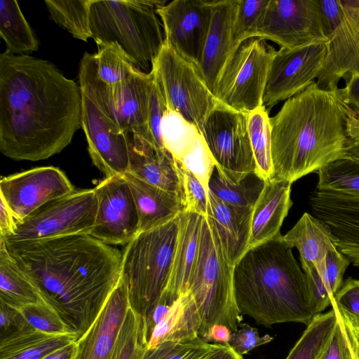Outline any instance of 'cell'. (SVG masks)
<instances>
[{
    "label": "cell",
    "instance_id": "obj_3",
    "mask_svg": "<svg viewBox=\"0 0 359 359\" xmlns=\"http://www.w3.org/2000/svg\"><path fill=\"white\" fill-rule=\"evenodd\" d=\"M355 114L341 88H320L313 81L270 117L271 179L293 183L355 149L348 124Z\"/></svg>",
    "mask_w": 359,
    "mask_h": 359
},
{
    "label": "cell",
    "instance_id": "obj_25",
    "mask_svg": "<svg viewBox=\"0 0 359 359\" xmlns=\"http://www.w3.org/2000/svg\"><path fill=\"white\" fill-rule=\"evenodd\" d=\"M283 241L299 251L304 272L312 268L322 274L326 268L327 253L337 249V240L329 226L318 217L304 212L285 235Z\"/></svg>",
    "mask_w": 359,
    "mask_h": 359
},
{
    "label": "cell",
    "instance_id": "obj_10",
    "mask_svg": "<svg viewBox=\"0 0 359 359\" xmlns=\"http://www.w3.org/2000/svg\"><path fill=\"white\" fill-rule=\"evenodd\" d=\"M276 51L264 39L244 41L227 62L217 83L215 96L226 106L245 114L262 106Z\"/></svg>",
    "mask_w": 359,
    "mask_h": 359
},
{
    "label": "cell",
    "instance_id": "obj_28",
    "mask_svg": "<svg viewBox=\"0 0 359 359\" xmlns=\"http://www.w3.org/2000/svg\"><path fill=\"white\" fill-rule=\"evenodd\" d=\"M203 218V215L187 210L180 215L170 277L163 292L173 300L188 290L198 252Z\"/></svg>",
    "mask_w": 359,
    "mask_h": 359
},
{
    "label": "cell",
    "instance_id": "obj_40",
    "mask_svg": "<svg viewBox=\"0 0 359 359\" xmlns=\"http://www.w3.org/2000/svg\"><path fill=\"white\" fill-rule=\"evenodd\" d=\"M146 349L142 317L130 307L110 359H142Z\"/></svg>",
    "mask_w": 359,
    "mask_h": 359
},
{
    "label": "cell",
    "instance_id": "obj_8",
    "mask_svg": "<svg viewBox=\"0 0 359 359\" xmlns=\"http://www.w3.org/2000/svg\"><path fill=\"white\" fill-rule=\"evenodd\" d=\"M79 81L81 90L123 133L136 135L152 145L148 127L151 72L134 67L121 82L107 85L97 75L95 54L85 52L79 63Z\"/></svg>",
    "mask_w": 359,
    "mask_h": 359
},
{
    "label": "cell",
    "instance_id": "obj_13",
    "mask_svg": "<svg viewBox=\"0 0 359 359\" xmlns=\"http://www.w3.org/2000/svg\"><path fill=\"white\" fill-rule=\"evenodd\" d=\"M247 114L221 102L208 115L201 130L215 167L230 177L256 172Z\"/></svg>",
    "mask_w": 359,
    "mask_h": 359
},
{
    "label": "cell",
    "instance_id": "obj_61",
    "mask_svg": "<svg viewBox=\"0 0 359 359\" xmlns=\"http://www.w3.org/2000/svg\"><path fill=\"white\" fill-rule=\"evenodd\" d=\"M348 157L359 161V149H353L349 154Z\"/></svg>",
    "mask_w": 359,
    "mask_h": 359
},
{
    "label": "cell",
    "instance_id": "obj_59",
    "mask_svg": "<svg viewBox=\"0 0 359 359\" xmlns=\"http://www.w3.org/2000/svg\"><path fill=\"white\" fill-rule=\"evenodd\" d=\"M331 306L347 323L359 340V319L346 313L341 309L338 308L334 303H332Z\"/></svg>",
    "mask_w": 359,
    "mask_h": 359
},
{
    "label": "cell",
    "instance_id": "obj_52",
    "mask_svg": "<svg viewBox=\"0 0 359 359\" xmlns=\"http://www.w3.org/2000/svg\"><path fill=\"white\" fill-rule=\"evenodd\" d=\"M324 21L325 34L327 38L341 24L344 11L339 0H320Z\"/></svg>",
    "mask_w": 359,
    "mask_h": 359
},
{
    "label": "cell",
    "instance_id": "obj_5",
    "mask_svg": "<svg viewBox=\"0 0 359 359\" xmlns=\"http://www.w3.org/2000/svg\"><path fill=\"white\" fill-rule=\"evenodd\" d=\"M158 0H91V38L97 46L117 43L137 69L150 73L165 38L156 9Z\"/></svg>",
    "mask_w": 359,
    "mask_h": 359
},
{
    "label": "cell",
    "instance_id": "obj_43",
    "mask_svg": "<svg viewBox=\"0 0 359 359\" xmlns=\"http://www.w3.org/2000/svg\"><path fill=\"white\" fill-rule=\"evenodd\" d=\"M18 309L28 324L39 331L50 334H76L46 302L27 305Z\"/></svg>",
    "mask_w": 359,
    "mask_h": 359
},
{
    "label": "cell",
    "instance_id": "obj_60",
    "mask_svg": "<svg viewBox=\"0 0 359 359\" xmlns=\"http://www.w3.org/2000/svg\"><path fill=\"white\" fill-rule=\"evenodd\" d=\"M348 133L354 147L359 149V116L352 117L348 124Z\"/></svg>",
    "mask_w": 359,
    "mask_h": 359
},
{
    "label": "cell",
    "instance_id": "obj_18",
    "mask_svg": "<svg viewBox=\"0 0 359 359\" xmlns=\"http://www.w3.org/2000/svg\"><path fill=\"white\" fill-rule=\"evenodd\" d=\"M82 93L81 127L93 164L106 176H123L129 169L128 135Z\"/></svg>",
    "mask_w": 359,
    "mask_h": 359
},
{
    "label": "cell",
    "instance_id": "obj_12",
    "mask_svg": "<svg viewBox=\"0 0 359 359\" xmlns=\"http://www.w3.org/2000/svg\"><path fill=\"white\" fill-rule=\"evenodd\" d=\"M292 49L327 42L320 0H269L251 38Z\"/></svg>",
    "mask_w": 359,
    "mask_h": 359
},
{
    "label": "cell",
    "instance_id": "obj_34",
    "mask_svg": "<svg viewBox=\"0 0 359 359\" xmlns=\"http://www.w3.org/2000/svg\"><path fill=\"white\" fill-rule=\"evenodd\" d=\"M0 35L11 54L28 55L38 50V41L16 1H0Z\"/></svg>",
    "mask_w": 359,
    "mask_h": 359
},
{
    "label": "cell",
    "instance_id": "obj_56",
    "mask_svg": "<svg viewBox=\"0 0 359 359\" xmlns=\"http://www.w3.org/2000/svg\"><path fill=\"white\" fill-rule=\"evenodd\" d=\"M232 337L231 330L226 325L215 324L208 330L203 339L205 342L215 341L217 344H229Z\"/></svg>",
    "mask_w": 359,
    "mask_h": 359
},
{
    "label": "cell",
    "instance_id": "obj_19",
    "mask_svg": "<svg viewBox=\"0 0 359 359\" xmlns=\"http://www.w3.org/2000/svg\"><path fill=\"white\" fill-rule=\"evenodd\" d=\"M340 3L343 19L328 38L327 55L316 80L324 90L337 88L341 79L359 74V0Z\"/></svg>",
    "mask_w": 359,
    "mask_h": 359
},
{
    "label": "cell",
    "instance_id": "obj_54",
    "mask_svg": "<svg viewBox=\"0 0 359 359\" xmlns=\"http://www.w3.org/2000/svg\"><path fill=\"white\" fill-rule=\"evenodd\" d=\"M352 359H359V340L347 323L334 309Z\"/></svg>",
    "mask_w": 359,
    "mask_h": 359
},
{
    "label": "cell",
    "instance_id": "obj_53",
    "mask_svg": "<svg viewBox=\"0 0 359 359\" xmlns=\"http://www.w3.org/2000/svg\"><path fill=\"white\" fill-rule=\"evenodd\" d=\"M346 86L341 88L346 103L356 116H359V74L348 75Z\"/></svg>",
    "mask_w": 359,
    "mask_h": 359
},
{
    "label": "cell",
    "instance_id": "obj_36",
    "mask_svg": "<svg viewBox=\"0 0 359 359\" xmlns=\"http://www.w3.org/2000/svg\"><path fill=\"white\" fill-rule=\"evenodd\" d=\"M337 323L334 309L316 315L285 359H318Z\"/></svg>",
    "mask_w": 359,
    "mask_h": 359
},
{
    "label": "cell",
    "instance_id": "obj_2",
    "mask_svg": "<svg viewBox=\"0 0 359 359\" xmlns=\"http://www.w3.org/2000/svg\"><path fill=\"white\" fill-rule=\"evenodd\" d=\"M4 241L43 300L82 337L121 278L122 253L89 234Z\"/></svg>",
    "mask_w": 359,
    "mask_h": 359
},
{
    "label": "cell",
    "instance_id": "obj_30",
    "mask_svg": "<svg viewBox=\"0 0 359 359\" xmlns=\"http://www.w3.org/2000/svg\"><path fill=\"white\" fill-rule=\"evenodd\" d=\"M78 339L71 334H50L31 325L0 339V359H43Z\"/></svg>",
    "mask_w": 359,
    "mask_h": 359
},
{
    "label": "cell",
    "instance_id": "obj_46",
    "mask_svg": "<svg viewBox=\"0 0 359 359\" xmlns=\"http://www.w3.org/2000/svg\"><path fill=\"white\" fill-rule=\"evenodd\" d=\"M175 162L181 177L185 210L206 216L208 208V190L191 171L180 163L176 161Z\"/></svg>",
    "mask_w": 359,
    "mask_h": 359
},
{
    "label": "cell",
    "instance_id": "obj_31",
    "mask_svg": "<svg viewBox=\"0 0 359 359\" xmlns=\"http://www.w3.org/2000/svg\"><path fill=\"white\" fill-rule=\"evenodd\" d=\"M350 260L338 249L330 251L326 257V268L320 274L315 268L305 271L313 311L322 313L332 304L335 294L341 288Z\"/></svg>",
    "mask_w": 359,
    "mask_h": 359
},
{
    "label": "cell",
    "instance_id": "obj_49",
    "mask_svg": "<svg viewBox=\"0 0 359 359\" xmlns=\"http://www.w3.org/2000/svg\"><path fill=\"white\" fill-rule=\"evenodd\" d=\"M338 308L359 319V278L346 279L332 300Z\"/></svg>",
    "mask_w": 359,
    "mask_h": 359
},
{
    "label": "cell",
    "instance_id": "obj_42",
    "mask_svg": "<svg viewBox=\"0 0 359 359\" xmlns=\"http://www.w3.org/2000/svg\"><path fill=\"white\" fill-rule=\"evenodd\" d=\"M217 343L210 344L198 337L183 342H164L146 349L142 359H207Z\"/></svg>",
    "mask_w": 359,
    "mask_h": 359
},
{
    "label": "cell",
    "instance_id": "obj_9",
    "mask_svg": "<svg viewBox=\"0 0 359 359\" xmlns=\"http://www.w3.org/2000/svg\"><path fill=\"white\" fill-rule=\"evenodd\" d=\"M168 111L180 114L200 131L211 111L221 102L198 67L165 42L151 71Z\"/></svg>",
    "mask_w": 359,
    "mask_h": 359
},
{
    "label": "cell",
    "instance_id": "obj_23",
    "mask_svg": "<svg viewBox=\"0 0 359 359\" xmlns=\"http://www.w3.org/2000/svg\"><path fill=\"white\" fill-rule=\"evenodd\" d=\"M291 186L276 179L265 181L252 210L248 250L281 235L280 227L292 205Z\"/></svg>",
    "mask_w": 359,
    "mask_h": 359
},
{
    "label": "cell",
    "instance_id": "obj_7",
    "mask_svg": "<svg viewBox=\"0 0 359 359\" xmlns=\"http://www.w3.org/2000/svg\"><path fill=\"white\" fill-rule=\"evenodd\" d=\"M180 215L162 226L139 233L122 254L121 278L127 285L130 306L142 318L168 285Z\"/></svg>",
    "mask_w": 359,
    "mask_h": 359
},
{
    "label": "cell",
    "instance_id": "obj_1",
    "mask_svg": "<svg viewBox=\"0 0 359 359\" xmlns=\"http://www.w3.org/2000/svg\"><path fill=\"white\" fill-rule=\"evenodd\" d=\"M82 93L54 65L29 55H0V151L37 161L61 152L81 127Z\"/></svg>",
    "mask_w": 359,
    "mask_h": 359
},
{
    "label": "cell",
    "instance_id": "obj_47",
    "mask_svg": "<svg viewBox=\"0 0 359 359\" xmlns=\"http://www.w3.org/2000/svg\"><path fill=\"white\" fill-rule=\"evenodd\" d=\"M166 111L167 108L165 100L152 74V83L149 105L148 127L152 145L158 150H166L163 146L161 135V123Z\"/></svg>",
    "mask_w": 359,
    "mask_h": 359
},
{
    "label": "cell",
    "instance_id": "obj_33",
    "mask_svg": "<svg viewBox=\"0 0 359 359\" xmlns=\"http://www.w3.org/2000/svg\"><path fill=\"white\" fill-rule=\"evenodd\" d=\"M265 181L256 172L230 177L215 167L208 189L220 200L236 208L253 210Z\"/></svg>",
    "mask_w": 359,
    "mask_h": 359
},
{
    "label": "cell",
    "instance_id": "obj_15",
    "mask_svg": "<svg viewBox=\"0 0 359 359\" xmlns=\"http://www.w3.org/2000/svg\"><path fill=\"white\" fill-rule=\"evenodd\" d=\"M97 208L89 235L108 245H123L139 233V219L131 189L123 176L105 178L94 189Z\"/></svg>",
    "mask_w": 359,
    "mask_h": 359
},
{
    "label": "cell",
    "instance_id": "obj_51",
    "mask_svg": "<svg viewBox=\"0 0 359 359\" xmlns=\"http://www.w3.org/2000/svg\"><path fill=\"white\" fill-rule=\"evenodd\" d=\"M318 359H352L338 320L328 344Z\"/></svg>",
    "mask_w": 359,
    "mask_h": 359
},
{
    "label": "cell",
    "instance_id": "obj_21",
    "mask_svg": "<svg viewBox=\"0 0 359 359\" xmlns=\"http://www.w3.org/2000/svg\"><path fill=\"white\" fill-rule=\"evenodd\" d=\"M130 307L127 285L121 278L95 321L76 340L72 359H110Z\"/></svg>",
    "mask_w": 359,
    "mask_h": 359
},
{
    "label": "cell",
    "instance_id": "obj_48",
    "mask_svg": "<svg viewBox=\"0 0 359 359\" xmlns=\"http://www.w3.org/2000/svg\"><path fill=\"white\" fill-rule=\"evenodd\" d=\"M240 328L232 332L231 346L240 355L248 353L259 346L267 344L273 338L269 334L259 336L257 329L247 323H241Z\"/></svg>",
    "mask_w": 359,
    "mask_h": 359
},
{
    "label": "cell",
    "instance_id": "obj_44",
    "mask_svg": "<svg viewBox=\"0 0 359 359\" xmlns=\"http://www.w3.org/2000/svg\"><path fill=\"white\" fill-rule=\"evenodd\" d=\"M269 0H237L233 24V39L238 48L251 35Z\"/></svg>",
    "mask_w": 359,
    "mask_h": 359
},
{
    "label": "cell",
    "instance_id": "obj_32",
    "mask_svg": "<svg viewBox=\"0 0 359 359\" xmlns=\"http://www.w3.org/2000/svg\"><path fill=\"white\" fill-rule=\"evenodd\" d=\"M0 301L15 309L45 302L0 239Z\"/></svg>",
    "mask_w": 359,
    "mask_h": 359
},
{
    "label": "cell",
    "instance_id": "obj_17",
    "mask_svg": "<svg viewBox=\"0 0 359 359\" xmlns=\"http://www.w3.org/2000/svg\"><path fill=\"white\" fill-rule=\"evenodd\" d=\"M66 175L53 166L39 167L0 181V197L11 210L15 223L46 203L74 192Z\"/></svg>",
    "mask_w": 359,
    "mask_h": 359
},
{
    "label": "cell",
    "instance_id": "obj_57",
    "mask_svg": "<svg viewBox=\"0 0 359 359\" xmlns=\"http://www.w3.org/2000/svg\"><path fill=\"white\" fill-rule=\"evenodd\" d=\"M207 359H243L229 344H217L216 349Z\"/></svg>",
    "mask_w": 359,
    "mask_h": 359
},
{
    "label": "cell",
    "instance_id": "obj_6",
    "mask_svg": "<svg viewBox=\"0 0 359 359\" xmlns=\"http://www.w3.org/2000/svg\"><path fill=\"white\" fill-rule=\"evenodd\" d=\"M233 266L228 262L216 229L203 216L197 258L188 284L201 318L199 337L203 340L215 324L232 332L243 320L235 299Z\"/></svg>",
    "mask_w": 359,
    "mask_h": 359
},
{
    "label": "cell",
    "instance_id": "obj_38",
    "mask_svg": "<svg viewBox=\"0 0 359 359\" xmlns=\"http://www.w3.org/2000/svg\"><path fill=\"white\" fill-rule=\"evenodd\" d=\"M91 0H46L51 18L74 38L87 41L91 38L89 10Z\"/></svg>",
    "mask_w": 359,
    "mask_h": 359
},
{
    "label": "cell",
    "instance_id": "obj_24",
    "mask_svg": "<svg viewBox=\"0 0 359 359\" xmlns=\"http://www.w3.org/2000/svg\"><path fill=\"white\" fill-rule=\"evenodd\" d=\"M129 173L163 189L183 195L177 163L167 150H158L146 140L128 133Z\"/></svg>",
    "mask_w": 359,
    "mask_h": 359
},
{
    "label": "cell",
    "instance_id": "obj_26",
    "mask_svg": "<svg viewBox=\"0 0 359 359\" xmlns=\"http://www.w3.org/2000/svg\"><path fill=\"white\" fill-rule=\"evenodd\" d=\"M207 216L215 226L229 263L232 266L248 250L252 210L233 206L208 191Z\"/></svg>",
    "mask_w": 359,
    "mask_h": 359
},
{
    "label": "cell",
    "instance_id": "obj_27",
    "mask_svg": "<svg viewBox=\"0 0 359 359\" xmlns=\"http://www.w3.org/2000/svg\"><path fill=\"white\" fill-rule=\"evenodd\" d=\"M135 203L139 233L162 226L185 211L182 194L149 184L127 172L123 175Z\"/></svg>",
    "mask_w": 359,
    "mask_h": 359
},
{
    "label": "cell",
    "instance_id": "obj_35",
    "mask_svg": "<svg viewBox=\"0 0 359 359\" xmlns=\"http://www.w3.org/2000/svg\"><path fill=\"white\" fill-rule=\"evenodd\" d=\"M247 116L256 173L267 181L273 177L270 117L264 105L250 111Z\"/></svg>",
    "mask_w": 359,
    "mask_h": 359
},
{
    "label": "cell",
    "instance_id": "obj_37",
    "mask_svg": "<svg viewBox=\"0 0 359 359\" xmlns=\"http://www.w3.org/2000/svg\"><path fill=\"white\" fill-rule=\"evenodd\" d=\"M316 190L359 197V161L346 157L318 170Z\"/></svg>",
    "mask_w": 359,
    "mask_h": 359
},
{
    "label": "cell",
    "instance_id": "obj_20",
    "mask_svg": "<svg viewBox=\"0 0 359 359\" xmlns=\"http://www.w3.org/2000/svg\"><path fill=\"white\" fill-rule=\"evenodd\" d=\"M309 203L336 237L338 250L359 268V197L315 190Z\"/></svg>",
    "mask_w": 359,
    "mask_h": 359
},
{
    "label": "cell",
    "instance_id": "obj_22",
    "mask_svg": "<svg viewBox=\"0 0 359 359\" xmlns=\"http://www.w3.org/2000/svg\"><path fill=\"white\" fill-rule=\"evenodd\" d=\"M237 0L212 1V20L198 71L214 94L217 83L236 51L233 24Z\"/></svg>",
    "mask_w": 359,
    "mask_h": 359
},
{
    "label": "cell",
    "instance_id": "obj_11",
    "mask_svg": "<svg viewBox=\"0 0 359 359\" xmlns=\"http://www.w3.org/2000/svg\"><path fill=\"white\" fill-rule=\"evenodd\" d=\"M97 200L93 189L74 192L51 201L23 220L5 241L50 238L90 234L95 221Z\"/></svg>",
    "mask_w": 359,
    "mask_h": 359
},
{
    "label": "cell",
    "instance_id": "obj_14",
    "mask_svg": "<svg viewBox=\"0 0 359 359\" xmlns=\"http://www.w3.org/2000/svg\"><path fill=\"white\" fill-rule=\"evenodd\" d=\"M327 52V42L276 50L263 97L266 109L303 91L316 81Z\"/></svg>",
    "mask_w": 359,
    "mask_h": 359
},
{
    "label": "cell",
    "instance_id": "obj_55",
    "mask_svg": "<svg viewBox=\"0 0 359 359\" xmlns=\"http://www.w3.org/2000/svg\"><path fill=\"white\" fill-rule=\"evenodd\" d=\"M15 229V222L11 210L4 200L0 197V237L11 235Z\"/></svg>",
    "mask_w": 359,
    "mask_h": 359
},
{
    "label": "cell",
    "instance_id": "obj_4",
    "mask_svg": "<svg viewBox=\"0 0 359 359\" xmlns=\"http://www.w3.org/2000/svg\"><path fill=\"white\" fill-rule=\"evenodd\" d=\"M282 236L248 250L233 266V289L242 314L265 327L307 326L313 311L306 277Z\"/></svg>",
    "mask_w": 359,
    "mask_h": 359
},
{
    "label": "cell",
    "instance_id": "obj_29",
    "mask_svg": "<svg viewBox=\"0 0 359 359\" xmlns=\"http://www.w3.org/2000/svg\"><path fill=\"white\" fill-rule=\"evenodd\" d=\"M201 318L196 304L187 290L181 293L154 328L147 349L168 341L183 342L199 337Z\"/></svg>",
    "mask_w": 359,
    "mask_h": 359
},
{
    "label": "cell",
    "instance_id": "obj_58",
    "mask_svg": "<svg viewBox=\"0 0 359 359\" xmlns=\"http://www.w3.org/2000/svg\"><path fill=\"white\" fill-rule=\"evenodd\" d=\"M76 341L58 349L43 359H72L75 351Z\"/></svg>",
    "mask_w": 359,
    "mask_h": 359
},
{
    "label": "cell",
    "instance_id": "obj_39",
    "mask_svg": "<svg viewBox=\"0 0 359 359\" xmlns=\"http://www.w3.org/2000/svg\"><path fill=\"white\" fill-rule=\"evenodd\" d=\"M201 135L199 130L180 114L165 111L161 123L162 140L175 160H179Z\"/></svg>",
    "mask_w": 359,
    "mask_h": 359
},
{
    "label": "cell",
    "instance_id": "obj_50",
    "mask_svg": "<svg viewBox=\"0 0 359 359\" xmlns=\"http://www.w3.org/2000/svg\"><path fill=\"white\" fill-rule=\"evenodd\" d=\"M29 326L20 311L0 301V339Z\"/></svg>",
    "mask_w": 359,
    "mask_h": 359
},
{
    "label": "cell",
    "instance_id": "obj_45",
    "mask_svg": "<svg viewBox=\"0 0 359 359\" xmlns=\"http://www.w3.org/2000/svg\"><path fill=\"white\" fill-rule=\"evenodd\" d=\"M175 161L191 171L208 190L215 163L202 135L179 160Z\"/></svg>",
    "mask_w": 359,
    "mask_h": 359
},
{
    "label": "cell",
    "instance_id": "obj_16",
    "mask_svg": "<svg viewBox=\"0 0 359 359\" xmlns=\"http://www.w3.org/2000/svg\"><path fill=\"white\" fill-rule=\"evenodd\" d=\"M165 42L197 67L209 32L212 1L175 0L156 9Z\"/></svg>",
    "mask_w": 359,
    "mask_h": 359
},
{
    "label": "cell",
    "instance_id": "obj_41",
    "mask_svg": "<svg viewBox=\"0 0 359 359\" xmlns=\"http://www.w3.org/2000/svg\"><path fill=\"white\" fill-rule=\"evenodd\" d=\"M97 50L95 54L97 75L107 85L121 82L135 67L117 43L98 46Z\"/></svg>",
    "mask_w": 359,
    "mask_h": 359
}]
</instances>
